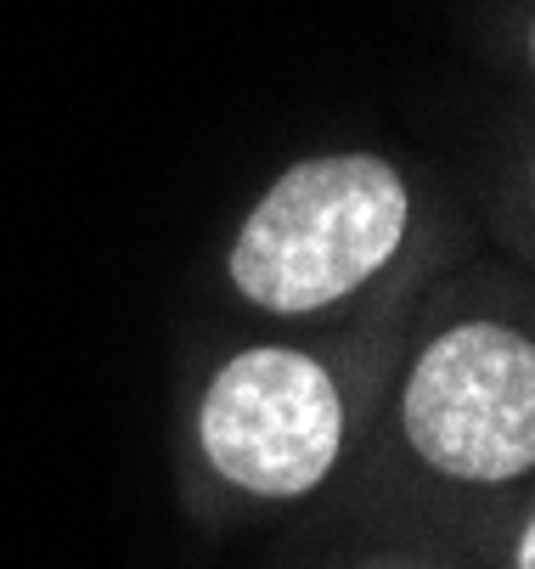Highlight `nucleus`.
<instances>
[{"label":"nucleus","instance_id":"1","mask_svg":"<svg viewBox=\"0 0 535 569\" xmlns=\"http://www.w3.org/2000/svg\"><path fill=\"white\" fill-rule=\"evenodd\" d=\"M406 231V187L384 158H311L287 170L243 237L232 282L265 310H316L361 288Z\"/></svg>","mask_w":535,"mask_h":569},{"label":"nucleus","instance_id":"2","mask_svg":"<svg viewBox=\"0 0 535 569\" xmlns=\"http://www.w3.org/2000/svg\"><path fill=\"white\" fill-rule=\"evenodd\" d=\"M412 446L456 479H513L535 457V350L524 333L456 328L406 383Z\"/></svg>","mask_w":535,"mask_h":569},{"label":"nucleus","instance_id":"3","mask_svg":"<svg viewBox=\"0 0 535 569\" xmlns=\"http://www.w3.org/2000/svg\"><path fill=\"white\" fill-rule=\"evenodd\" d=\"M209 462L254 497H299L322 485L339 457L333 378L293 350H249L209 383Z\"/></svg>","mask_w":535,"mask_h":569},{"label":"nucleus","instance_id":"4","mask_svg":"<svg viewBox=\"0 0 535 569\" xmlns=\"http://www.w3.org/2000/svg\"><path fill=\"white\" fill-rule=\"evenodd\" d=\"M518 569H535V536H524V547H518Z\"/></svg>","mask_w":535,"mask_h":569}]
</instances>
